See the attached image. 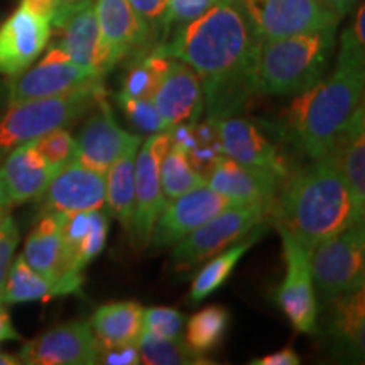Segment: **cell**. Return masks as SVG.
<instances>
[{
  "label": "cell",
  "instance_id": "ee69618b",
  "mask_svg": "<svg viewBox=\"0 0 365 365\" xmlns=\"http://www.w3.org/2000/svg\"><path fill=\"white\" fill-rule=\"evenodd\" d=\"M323 2H325L330 9H333L340 17H344L357 7L359 0H323Z\"/></svg>",
  "mask_w": 365,
  "mask_h": 365
},
{
  "label": "cell",
  "instance_id": "f6af8a7d",
  "mask_svg": "<svg viewBox=\"0 0 365 365\" xmlns=\"http://www.w3.org/2000/svg\"><path fill=\"white\" fill-rule=\"evenodd\" d=\"M11 207H12L11 198H9L6 185H4L2 176H0V210H9Z\"/></svg>",
  "mask_w": 365,
  "mask_h": 365
},
{
  "label": "cell",
  "instance_id": "484cf974",
  "mask_svg": "<svg viewBox=\"0 0 365 365\" xmlns=\"http://www.w3.org/2000/svg\"><path fill=\"white\" fill-rule=\"evenodd\" d=\"M140 144L143 140L125 148L105 173V181H107L105 207L108 210V215L117 218L129 232L135 207V156Z\"/></svg>",
  "mask_w": 365,
  "mask_h": 365
},
{
  "label": "cell",
  "instance_id": "3957f363",
  "mask_svg": "<svg viewBox=\"0 0 365 365\" xmlns=\"http://www.w3.org/2000/svg\"><path fill=\"white\" fill-rule=\"evenodd\" d=\"M364 66L336 58L331 75L296 95L287 108V130L313 161L331 154L364 112Z\"/></svg>",
  "mask_w": 365,
  "mask_h": 365
},
{
  "label": "cell",
  "instance_id": "2e32d148",
  "mask_svg": "<svg viewBox=\"0 0 365 365\" xmlns=\"http://www.w3.org/2000/svg\"><path fill=\"white\" fill-rule=\"evenodd\" d=\"M215 125L223 156L244 166L274 173L284 180L289 176L286 158L279 153L277 144L254 122L232 115L215 118Z\"/></svg>",
  "mask_w": 365,
  "mask_h": 365
},
{
  "label": "cell",
  "instance_id": "f1b7e54d",
  "mask_svg": "<svg viewBox=\"0 0 365 365\" xmlns=\"http://www.w3.org/2000/svg\"><path fill=\"white\" fill-rule=\"evenodd\" d=\"M254 242L255 239L239 242V244L227 249L225 252H218L217 257H213L207 266L200 269V272L196 274V277L193 279V284L190 287V303H202V301L207 299L210 294L215 293L218 287L225 284V281L230 277V274L234 272V269L237 267V264L240 262V259L244 257L245 252L252 247Z\"/></svg>",
  "mask_w": 365,
  "mask_h": 365
},
{
  "label": "cell",
  "instance_id": "7a4b0ae2",
  "mask_svg": "<svg viewBox=\"0 0 365 365\" xmlns=\"http://www.w3.org/2000/svg\"><path fill=\"white\" fill-rule=\"evenodd\" d=\"M272 215L277 230L313 249L357 222L349 185L336 159L313 161L308 170L287 176Z\"/></svg>",
  "mask_w": 365,
  "mask_h": 365
},
{
  "label": "cell",
  "instance_id": "ab89813d",
  "mask_svg": "<svg viewBox=\"0 0 365 365\" xmlns=\"http://www.w3.org/2000/svg\"><path fill=\"white\" fill-rule=\"evenodd\" d=\"M218 0H168V16H166V38L176 27L196 19L208 11ZM164 38V39H166Z\"/></svg>",
  "mask_w": 365,
  "mask_h": 365
},
{
  "label": "cell",
  "instance_id": "52a82bcc",
  "mask_svg": "<svg viewBox=\"0 0 365 365\" xmlns=\"http://www.w3.org/2000/svg\"><path fill=\"white\" fill-rule=\"evenodd\" d=\"M272 212L274 208L266 203H240L223 210L175 244L173 264L180 269H188L207 261L244 239L255 227L262 225Z\"/></svg>",
  "mask_w": 365,
  "mask_h": 365
},
{
  "label": "cell",
  "instance_id": "7dc6e473",
  "mask_svg": "<svg viewBox=\"0 0 365 365\" xmlns=\"http://www.w3.org/2000/svg\"><path fill=\"white\" fill-rule=\"evenodd\" d=\"M86 0H56V11H61V9H68L73 6H78V4H83Z\"/></svg>",
  "mask_w": 365,
  "mask_h": 365
},
{
  "label": "cell",
  "instance_id": "d4e9b609",
  "mask_svg": "<svg viewBox=\"0 0 365 365\" xmlns=\"http://www.w3.org/2000/svg\"><path fill=\"white\" fill-rule=\"evenodd\" d=\"M330 156V154H328ZM331 156L336 159L346 185L355 210L357 222H364L365 213V117L364 112L355 118L345 135L339 140Z\"/></svg>",
  "mask_w": 365,
  "mask_h": 365
},
{
  "label": "cell",
  "instance_id": "ffe728a7",
  "mask_svg": "<svg viewBox=\"0 0 365 365\" xmlns=\"http://www.w3.org/2000/svg\"><path fill=\"white\" fill-rule=\"evenodd\" d=\"M150 100L170 129L180 124H196L205 108L200 78L188 65L175 58H171L170 68Z\"/></svg>",
  "mask_w": 365,
  "mask_h": 365
},
{
  "label": "cell",
  "instance_id": "d6986e66",
  "mask_svg": "<svg viewBox=\"0 0 365 365\" xmlns=\"http://www.w3.org/2000/svg\"><path fill=\"white\" fill-rule=\"evenodd\" d=\"M93 2L95 0H86L78 6L54 12L51 29L58 33V41L53 46L61 49L76 65L103 76L100 31Z\"/></svg>",
  "mask_w": 365,
  "mask_h": 365
},
{
  "label": "cell",
  "instance_id": "30bf717a",
  "mask_svg": "<svg viewBox=\"0 0 365 365\" xmlns=\"http://www.w3.org/2000/svg\"><path fill=\"white\" fill-rule=\"evenodd\" d=\"M171 148L170 130L150 134L139 145L135 156V207L130 235L139 245L150 244L154 223L163 212L166 198L161 186V163Z\"/></svg>",
  "mask_w": 365,
  "mask_h": 365
},
{
  "label": "cell",
  "instance_id": "b9f144b4",
  "mask_svg": "<svg viewBox=\"0 0 365 365\" xmlns=\"http://www.w3.org/2000/svg\"><path fill=\"white\" fill-rule=\"evenodd\" d=\"M301 362L299 355L293 349H282L279 352H274L264 357L252 360V365H298Z\"/></svg>",
  "mask_w": 365,
  "mask_h": 365
},
{
  "label": "cell",
  "instance_id": "6da1fadb",
  "mask_svg": "<svg viewBox=\"0 0 365 365\" xmlns=\"http://www.w3.org/2000/svg\"><path fill=\"white\" fill-rule=\"evenodd\" d=\"M261 38L240 0H218L196 19L176 27L154 49L196 73L208 117L235 115L257 88Z\"/></svg>",
  "mask_w": 365,
  "mask_h": 365
},
{
  "label": "cell",
  "instance_id": "1f68e13d",
  "mask_svg": "<svg viewBox=\"0 0 365 365\" xmlns=\"http://www.w3.org/2000/svg\"><path fill=\"white\" fill-rule=\"evenodd\" d=\"M140 360L148 365H188L207 364L203 355L193 352L181 339H164L150 331H143L137 340Z\"/></svg>",
  "mask_w": 365,
  "mask_h": 365
},
{
  "label": "cell",
  "instance_id": "c3c4849f",
  "mask_svg": "<svg viewBox=\"0 0 365 365\" xmlns=\"http://www.w3.org/2000/svg\"><path fill=\"white\" fill-rule=\"evenodd\" d=\"M9 213V210H0V222L4 220V217H6Z\"/></svg>",
  "mask_w": 365,
  "mask_h": 365
},
{
  "label": "cell",
  "instance_id": "4316f807",
  "mask_svg": "<svg viewBox=\"0 0 365 365\" xmlns=\"http://www.w3.org/2000/svg\"><path fill=\"white\" fill-rule=\"evenodd\" d=\"M59 296L58 286L36 272L33 267L19 255L12 262L9 271L6 286H4L2 303L19 304L33 303V301H48Z\"/></svg>",
  "mask_w": 365,
  "mask_h": 365
},
{
  "label": "cell",
  "instance_id": "ac0fdd59",
  "mask_svg": "<svg viewBox=\"0 0 365 365\" xmlns=\"http://www.w3.org/2000/svg\"><path fill=\"white\" fill-rule=\"evenodd\" d=\"M93 110L76 140L75 159L88 170L105 175L112 163L120 156L122 150L130 144L143 140V137L130 134L117 124L105 97Z\"/></svg>",
  "mask_w": 365,
  "mask_h": 365
},
{
  "label": "cell",
  "instance_id": "277c9868",
  "mask_svg": "<svg viewBox=\"0 0 365 365\" xmlns=\"http://www.w3.org/2000/svg\"><path fill=\"white\" fill-rule=\"evenodd\" d=\"M335 46V29L261 41L257 88L296 97L325 78Z\"/></svg>",
  "mask_w": 365,
  "mask_h": 365
},
{
  "label": "cell",
  "instance_id": "74e56055",
  "mask_svg": "<svg viewBox=\"0 0 365 365\" xmlns=\"http://www.w3.org/2000/svg\"><path fill=\"white\" fill-rule=\"evenodd\" d=\"M185 317L175 308L154 307L144 309V330L164 339H181Z\"/></svg>",
  "mask_w": 365,
  "mask_h": 365
},
{
  "label": "cell",
  "instance_id": "83f0119b",
  "mask_svg": "<svg viewBox=\"0 0 365 365\" xmlns=\"http://www.w3.org/2000/svg\"><path fill=\"white\" fill-rule=\"evenodd\" d=\"M171 58L164 56L154 48L137 54L132 59L129 70L122 78V86L118 93L132 98H153L163 75L170 68Z\"/></svg>",
  "mask_w": 365,
  "mask_h": 365
},
{
  "label": "cell",
  "instance_id": "44dd1931",
  "mask_svg": "<svg viewBox=\"0 0 365 365\" xmlns=\"http://www.w3.org/2000/svg\"><path fill=\"white\" fill-rule=\"evenodd\" d=\"M284 178L274 173L244 166L234 159L222 156L207 176V185L227 198L240 203H266L276 207L277 191Z\"/></svg>",
  "mask_w": 365,
  "mask_h": 365
},
{
  "label": "cell",
  "instance_id": "7c38bea8",
  "mask_svg": "<svg viewBox=\"0 0 365 365\" xmlns=\"http://www.w3.org/2000/svg\"><path fill=\"white\" fill-rule=\"evenodd\" d=\"M100 354L102 345L90 322H70L26 341L19 359L27 365H93Z\"/></svg>",
  "mask_w": 365,
  "mask_h": 365
},
{
  "label": "cell",
  "instance_id": "8992f818",
  "mask_svg": "<svg viewBox=\"0 0 365 365\" xmlns=\"http://www.w3.org/2000/svg\"><path fill=\"white\" fill-rule=\"evenodd\" d=\"M312 277L319 296L325 299L362 289L365 279L364 222L352 223L313 249Z\"/></svg>",
  "mask_w": 365,
  "mask_h": 365
},
{
  "label": "cell",
  "instance_id": "4fadbf2b",
  "mask_svg": "<svg viewBox=\"0 0 365 365\" xmlns=\"http://www.w3.org/2000/svg\"><path fill=\"white\" fill-rule=\"evenodd\" d=\"M235 205H240V202L227 198L208 185L198 186L164 205L154 223L150 244L156 249L175 245L195 228Z\"/></svg>",
  "mask_w": 365,
  "mask_h": 365
},
{
  "label": "cell",
  "instance_id": "9a60e30c",
  "mask_svg": "<svg viewBox=\"0 0 365 365\" xmlns=\"http://www.w3.org/2000/svg\"><path fill=\"white\" fill-rule=\"evenodd\" d=\"M95 16L102 48V73H108L127 56L150 49L149 39L129 0H95Z\"/></svg>",
  "mask_w": 365,
  "mask_h": 365
},
{
  "label": "cell",
  "instance_id": "7bdbcfd3",
  "mask_svg": "<svg viewBox=\"0 0 365 365\" xmlns=\"http://www.w3.org/2000/svg\"><path fill=\"white\" fill-rule=\"evenodd\" d=\"M21 335L17 333L16 328H14L11 317H9L7 312H4V308L0 309V344L4 341H19Z\"/></svg>",
  "mask_w": 365,
  "mask_h": 365
},
{
  "label": "cell",
  "instance_id": "f35d334b",
  "mask_svg": "<svg viewBox=\"0 0 365 365\" xmlns=\"http://www.w3.org/2000/svg\"><path fill=\"white\" fill-rule=\"evenodd\" d=\"M17 244H19V228L16 220L7 213L0 222V299H2L4 286H6L9 271L14 262Z\"/></svg>",
  "mask_w": 365,
  "mask_h": 365
},
{
  "label": "cell",
  "instance_id": "8fae6325",
  "mask_svg": "<svg viewBox=\"0 0 365 365\" xmlns=\"http://www.w3.org/2000/svg\"><path fill=\"white\" fill-rule=\"evenodd\" d=\"M286 261V276L277 289V303L296 331H317L318 301L312 277V250L279 232Z\"/></svg>",
  "mask_w": 365,
  "mask_h": 365
},
{
  "label": "cell",
  "instance_id": "d6a6232c",
  "mask_svg": "<svg viewBox=\"0 0 365 365\" xmlns=\"http://www.w3.org/2000/svg\"><path fill=\"white\" fill-rule=\"evenodd\" d=\"M203 185H207V180L193 170L185 150L171 144L161 163V186L166 203Z\"/></svg>",
  "mask_w": 365,
  "mask_h": 365
},
{
  "label": "cell",
  "instance_id": "d590c367",
  "mask_svg": "<svg viewBox=\"0 0 365 365\" xmlns=\"http://www.w3.org/2000/svg\"><path fill=\"white\" fill-rule=\"evenodd\" d=\"M36 149L54 171L61 170L65 164L73 161L76 156V139L65 127L54 129L48 134L34 139Z\"/></svg>",
  "mask_w": 365,
  "mask_h": 365
},
{
  "label": "cell",
  "instance_id": "5bb4252c",
  "mask_svg": "<svg viewBox=\"0 0 365 365\" xmlns=\"http://www.w3.org/2000/svg\"><path fill=\"white\" fill-rule=\"evenodd\" d=\"M51 34V19L21 2L0 24V75L14 78L33 66Z\"/></svg>",
  "mask_w": 365,
  "mask_h": 365
},
{
  "label": "cell",
  "instance_id": "4dcf8cb0",
  "mask_svg": "<svg viewBox=\"0 0 365 365\" xmlns=\"http://www.w3.org/2000/svg\"><path fill=\"white\" fill-rule=\"evenodd\" d=\"M331 325L336 336L354 349H364L365 296L364 287L350 294L331 298Z\"/></svg>",
  "mask_w": 365,
  "mask_h": 365
},
{
  "label": "cell",
  "instance_id": "5b68a950",
  "mask_svg": "<svg viewBox=\"0 0 365 365\" xmlns=\"http://www.w3.org/2000/svg\"><path fill=\"white\" fill-rule=\"evenodd\" d=\"M105 97L100 81L58 97L12 103L0 117V158L17 145L29 143L54 129L71 125L97 107Z\"/></svg>",
  "mask_w": 365,
  "mask_h": 365
},
{
  "label": "cell",
  "instance_id": "e0dca14e",
  "mask_svg": "<svg viewBox=\"0 0 365 365\" xmlns=\"http://www.w3.org/2000/svg\"><path fill=\"white\" fill-rule=\"evenodd\" d=\"M43 196L44 213H75L102 210L107 203L105 175L73 159L54 173Z\"/></svg>",
  "mask_w": 365,
  "mask_h": 365
},
{
  "label": "cell",
  "instance_id": "f546056e",
  "mask_svg": "<svg viewBox=\"0 0 365 365\" xmlns=\"http://www.w3.org/2000/svg\"><path fill=\"white\" fill-rule=\"evenodd\" d=\"M230 314L220 304L200 309L190 318L186 327L185 344L200 355H205L220 344L225 336Z\"/></svg>",
  "mask_w": 365,
  "mask_h": 365
},
{
  "label": "cell",
  "instance_id": "9c48e42d",
  "mask_svg": "<svg viewBox=\"0 0 365 365\" xmlns=\"http://www.w3.org/2000/svg\"><path fill=\"white\" fill-rule=\"evenodd\" d=\"M100 78L102 76L97 71L76 65L61 49L51 44L39 63L14 76L7 86V103L58 97L100 81Z\"/></svg>",
  "mask_w": 365,
  "mask_h": 365
},
{
  "label": "cell",
  "instance_id": "bcb514c9",
  "mask_svg": "<svg viewBox=\"0 0 365 365\" xmlns=\"http://www.w3.org/2000/svg\"><path fill=\"white\" fill-rule=\"evenodd\" d=\"M19 364H21L19 355L0 352V365H19Z\"/></svg>",
  "mask_w": 365,
  "mask_h": 365
},
{
  "label": "cell",
  "instance_id": "681fc988",
  "mask_svg": "<svg viewBox=\"0 0 365 365\" xmlns=\"http://www.w3.org/2000/svg\"><path fill=\"white\" fill-rule=\"evenodd\" d=\"M2 304H4V303H2V299H0V309H2V308H4V307H2Z\"/></svg>",
  "mask_w": 365,
  "mask_h": 365
},
{
  "label": "cell",
  "instance_id": "60d3db41",
  "mask_svg": "<svg viewBox=\"0 0 365 365\" xmlns=\"http://www.w3.org/2000/svg\"><path fill=\"white\" fill-rule=\"evenodd\" d=\"M100 362L108 365H137L143 360H140L137 345H122L112 346V349H102Z\"/></svg>",
  "mask_w": 365,
  "mask_h": 365
},
{
  "label": "cell",
  "instance_id": "cb8c5ba5",
  "mask_svg": "<svg viewBox=\"0 0 365 365\" xmlns=\"http://www.w3.org/2000/svg\"><path fill=\"white\" fill-rule=\"evenodd\" d=\"M102 349L137 345L144 331V308L135 301H117L97 308L90 319Z\"/></svg>",
  "mask_w": 365,
  "mask_h": 365
},
{
  "label": "cell",
  "instance_id": "7402d4cb",
  "mask_svg": "<svg viewBox=\"0 0 365 365\" xmlns=\"http://www.w3.org/2000/svg\"><path fill=\"white\" fill-rule=\"evenodd\" d=\"M54 173L56 171L41 158L34 140L14 148L6 154V161L0 166V176L12 207L41 198Z\"/></svg>",
  "mask_w": 365,
  "mask_h": 365
},
{
  "label": "cell",
  "instance_id": "e575fe53",
  "mask_svg": "<svg viewBox=\"0 0 365 365\" xmlns=\"http://www.w3.org/2000/svg\"><path fill=\"white\" fill-rule=\"evenodd\" d=\"M115 100L118 107L122 108L125 113V117L129 118V122L135 127L137 130L144 132V134H158V132H166L170 130L161 113L158 112L156 105L153 103V100L145 98H132L127 95L117 93Z\"/></svg>",
  "mask_w": 365,
  "mask_h": 365
},
{
  "label": "cell",
  "instance_id": "8d00e7d4",
  "mask_svg": "<svg viewBox=\"0 0 365 365\" xmlns=\"http://www.w3.org/2000/svg\"><path fill=\"white\" fill-rule=\"evenodd\" d=\"M129 4L144 27L150 48L163 43L166 38L168 0H129Z\"/></svg>",
  "mask_w": 365,
  "mask_h": 365
},
{
  "label": "cell",
  "instance_id": "ba28073f",
  "mask_svg": "<svg viewBox=\"0 0 365 365\" xmlns=\"http://www.w3.org/2000/svg\"><path fill=\"white\" fill-rule=\"evenodd\" d=\"M261 41L336 29L341 17L323 0H240Z\"/></svg>",
  "mask_w": 365,
  "mask_h": 365
},
{
  "label": "cell",
  "instance_id": "836d02e7",
  "mask_svg": "<svg viewBox=\"0 0 365 365\" xmlns=\"http://www.w3.org/2000/svg\"><path fill=\"white\" fill-rule=\"evenodd\" d=\"M108 228H110V215L105 210H93L91 215V227L88 234L73 254L70 262V272L83 274V269L93 261L97 255L102 252L105 247V242L108 237Z\"/></svg>",
  "mask_w": 365,
  "mask_h": 365
},
{
  "label": "cell",
  "instance_id": "603a6c76",
  "mask_svg": "<svg viewBox=\"0 0 365 365\" xmlns=\"http://www.w3.org/2000/svg\"><path fill=\"white\" fill-rule=\"evenodd\" d=\"M61 222L63 213H44L43 218L34 227L27 237L24 245V261L39 272L41 276L48 281L54 282L58 286L59 296L61 287L59 281L65 276H73V274H65V249H63L61 239Z\"/></svg>",
  "mask_w": 365,
  "mask_h": 365
}]
</instances>
